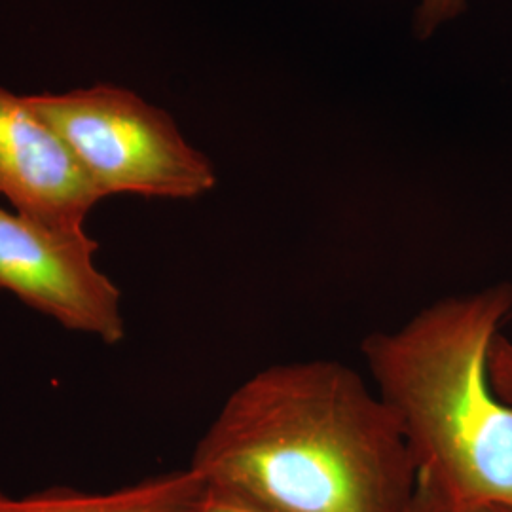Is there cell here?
Segmentation results:
<instances>
[{
    "instance_id": "1",
    "label": "cell",
    "mask_w": 512,
    "mask_h": 512,
    "mask_svg": "<svg viewBox=\"0 0 512 512\" xmlns=\"http://www.w3.org/2000/svg\"><path fill=\"white\" fill-rule=\"evenodd\" d=\"M190 469L260 512H412L420 484L376 389L332 359L277 363L245 380Z\"/></svg>"
},
{
    "instance_id": "2",
    "label": "cell",
    "mask_w": 512,
    "mask_h": 512,
    "mask_svg": "<svg viewBox=\"0 0 512 512\" xmlns=\"http://www.w3.org/2000/svg\"><path fill=\"white\" fill-rule=\"evenodd\" d=\"M511 313V283H495L440 298L361 344L439 512L512 507V406L490 378L492 344Z\"/></svg>"
},
{
    "instance_id": "3",
    "label": "cell",
    "mask_w": 512,
    "mask_h": 512,
    "mask_svg": "<svg viewBox=\"0 0 512 512\" xmlns=\"http://www.w3.org/2000/svg\"><path fill=\"white\" fill-rule=\"evenodd\" d=\"M25 99L71 148L103 198L194 200L217 186L215 167L173 118L129 90L99 84Z\"/></svg>"
},
{
    "instance_id": "4",
    "label": "cell",
    "mask_w": 512,
    "mask_h": 512,
    "mask_svg": "<svg viewBox=\"0 0 512 512\" xmlns=\"http://www.w3.org/2000/svg\"><path fill=\"white\" fill-rule=\"evenodd\" d=\"M86 230H63L0 207V293L103 344L126 336L122 291L97 262Z\"/></svg>"
},
{
    "instance_id": "5",
    "label": "cell",
    "mask_w": 512,
    "mask_h": 512,
    "mask_svg": "<svg viewBox=\"0 0 512 512\" xmlns=\"http://www.w3.org/2000/svg\"><path fill=\"white\" fill-rule=\"evenodd\" d=\"M0 196L14 211L63 230H86L103 200L84 169L25 97L0 88Z\"/></svg>"
},
{
    "instance_id": "6",
    "label": "cell",
    "mask_w": 512,
    "mask_h": 512,
    "mask_svg": "<svg viewBox=\"0 0 512 512\" xmlns=\"http://www.w3.org/2000/svg\"><path fill=\"white\" fill-rule=\"evenodd\" d=\"M203 495L202 476L188 467L112 492L54 486L14 497L0 490V512H200Z\"/></svg>"
},
{
    "instance_id": "7",
    "label": "cell",
    "mask_w": 512,
    "mask_h": 512,
    "mask_svg": "<svg viewBox=\"0 0 512 512\" xmlns=\"http://www.w3.org/2000/svg\"><path fill=\"white\" fill-rule=\"evenodd\" d=\"M490 378L495 393L512 406V340L503 332L495 336L490 351Z\"/></svg>"
},
{
    "instance_id": "8",
    "label": "cell",
    "mask_w": 512,
    "mask_h": 512,
    "mask_svg": "<svg viewBox=\"0 0 512 512\" xmlns=\"http://www.w3.org/2000/svg\"><path fill=\"white\" fill-rule=\"evenodd\" d=\"M465 0H423L420 10V29L431 33L440 21L452 18L463 10Z\"/></svg>"
},
{
    "instance_id": "9",
    "label": "cell",
    "mask_w": 512,
    "mask_h": 512,
    "mask_svg": "<svg viewBox=\"0 0 512 512\" xmlns=\"http://www.w3.org/2000/svg\"><path fill=\"white\" fill-rule=\"evenodd\" d=\"M200 512H260L241 503L236 497L232 495L219 492L215 488L205 486V495H203L202 507Z\"/></svg>"
},
{
    "instance_id": "10",
    "label": "cell",
    "mask_w": 512,
    "mask_h": 512,
    "mask_svg": "<svg viewBox=\"0 0 512 512\" xmlns=\"http://www.w3.org/2000/svg\"><path fill=\"white\" fill-rule=\"evenodd\" d=\"M412 512H437L431 495L425 492V488L421 484L418 486V495H416V503H414Z\"/></svg>"
},
{
    "instance_id": "11",
    "label": "cell",
    "mask_w": 512,
    "mask_h": 512,
    "mask_svg": "<svg viewBox=\"0 0 512 512\" xmlns=\"http://www.w3.org/2000/svg\"><path fill=\"white\" fill-rule=\"evenodd\" d=\"M467 512H512L511 505H488V507H480Z\"/></svg>"
}]
</instances>
